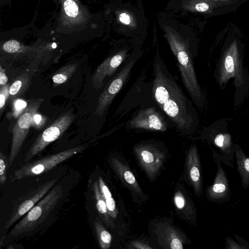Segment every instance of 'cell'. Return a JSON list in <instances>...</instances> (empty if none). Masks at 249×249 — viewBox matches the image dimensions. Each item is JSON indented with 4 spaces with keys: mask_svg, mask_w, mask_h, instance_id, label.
<instances>
[{
    "mask_svg": "<svg viewBox=\"0 0 249 249\" xmlns=\"http://www.w3.org/2000/svg\"><path fill=\"white\" fill-rule=\"evenodd\" d=\"M212 151L217 170L213 184L207 188V198L209 201L216 203L227 202L231 197L229 182L217 152L213 149Z\"/></svg>",
    "mask_w": 249,
    "mask_h": 249,
    "instance_id": "obj_7",
    "label": "cell"
},
{
    "mask_svg": "<svg viewBox=\"0 0 249 249\" xmlns=\"http://www.w3.org/2000/svg\"><path fill=\"white\" fill-rule=\"evenodd\" d=\"M94 227L100 248L103 249H109L112 241L111 235L105 229L98 217L94 221Z\"/></svg>",
    "mask_w": 249,
    "mask_h": 249,
    "instance_id": "obj_18",
    "label": "cell"
},
{
    "mask_svg": "<svg viewBox=\"0 0 249 249\" xmlns=\"http://www.w3.org/2000/svg\"><path fill=\"white\" fill-rule=\"evenodd\" d=\"M10 87L9 85H3L0 90V114L5 105L6 101L10 95Z\"/></svg>",
    "mask_w": 249,
    "mask_h": 249,
    "instance_id": "obj_24",
    "label": "cell"
},
{
    "mask_svg": "<svg viewBox=\"0 0 249 249\" xmlns=\"http://www.w3.org/2000/svg\"><path fill=\"white\" fill-rule=\"evenodd\" d=\"M77 66V63H72L67 65L59 69L52 77L53 82L57 85L66 82L74 73Z\"/></svg>",
    "mask_w": 249,
    "mask_h": 249,
    "instance_id": "obj_19",
    "label": "cell"
},
{
    "mask_svg": "<svg viewBox=\"0 0 249 249\" xmlns=\"http://www.w3.org/2000/svg\"><path fill=\"white\" fill-rule=\"evenodd\" d=\"M216 0V1H218V0Z\"/></svg>",
    "mask_w": 249,
    "mask_h": 249,
    "instance_id": "obj_32",
    "label": "cell"
},
{
    "mask_svg": "<svg viewBox=\"0 0 249 249\" xmlns=\"http://www.w3.org/2000/svg\"><path fill=\"white\" fill-rule=\"evenodd\" d=\"M119 19L121 22L125 24H129L130 22L129 16L125 13L120 14Z\"/></svg>",
    "mask_w": 249,
    "mask_h": 249,
    "instance_id": "obj_31",
    "label": "cell"
},
{
    "mask_svg": "<svg viewBox=\"0 0 249 249\" xmlns=\"http://www.w3.org/2000/svg\"><path fill=\"white\" fill-rule=\"evenodd\" d=\"M92 188L95 207L100 218L108 227L113 228L114 225L110 220L111 217L108 213L105 200L100 191L98 181H95Z\"/></svg>",
    "mask_w": 249,
    "mask_h": 249,
    "instance_id": "obj_16",
    "label": "cell"
},
{
    "mask_svg": "<svg viewBox=\"0 0 249 249\" xmlns=\"http://www.w3.org/2000/svg\"><path fill=\"white\" fill-rule=\"evenodd\" d=\"M124 53H117L103 62L96 69L92 77L93 86L100 89L107 77L111 76L124 59Z\"/></svg>",
    "mask_w": 249,
    "mask_h": 249,
    "instance_id": "obj_12",
    "label": "cell"
},
{
    "mask_svg": "<svg viewBox=\"0 0 249 249\" xmlns=\"http://www.w3.org/2000/svg\"><path fill=\"white\" fill-rule=\"evenodd\" d=\"M233 150L241 185L246 189L249 187V156L245 154L238 144H234Z\"/></svg>",
    "mask_w": 249,
    "mask_h": 249,
    "instance_id": "obj_14",
    "label": "cell"
},
{
    "mask_svg": "<svg viewBox=\"0 0 249 249\" xmlns=\"http://www.w3.org/2000/svg\"><path fill=\"white\" fill-rule=\"evenodd\" d=\"M187 167L190 182L195 194L200 196L203 192L202 178L197 150L195 145L190 148L187 158Z\"/></svg>",
    "mask_w": 249,
    "mask_h": 249,
    "instance_id": "obj_11",
    "label": "cell"
},
{
    "mask_svg": "<svg viewBox=\"0 0 249 249\" xmlns=\"http://www.w3.org/2000/svg\"><path fill=\"white\" fill-rule=\"evenodd\" d=\"M40 102H36L31 105L20 115L13 129V138L9 157V167L18 156L35 115L39 107Z\"/></svg>",
    "mask_w": 249,
    "mask_h": 249,
    "instance_id": "obj_6",
    "label": "cell"
},
{
    "mask_svg": "<svg viewBox=\"0 0 249 249\" xmlns=\"http://www.w3.org/2000/svg\"><path fill=\"white\" fill-rule=\"evenodd\" d=\"M56 181V179L49 180L20 197L14 205L12 212L4 225V230H8L26 214L47 194Z\"/></svg>",
    "mask_w": 249,
    "mask_h": 249,
    "instance_id": "obj_5",
    "label": "cell"
},
{
    "mask_svg": "<svg viewBox=\"0 0 249 249\" xmlns=\"http://www.w3.org/2000/svg\"><path fill=\"white\" fill-rule=\"evenodd\" d=\"M134 63V60L128 62L107 84L98 99L94 114L98 116L103 115L115 96L122 88Z\"/></svg>",
    "mask_w": 249,
    "mask_h": 249,
    "instance_id": "obj_8",
    "label": "cell"
},
{
    "mask_svg": "<svg viewBox=\"0 0 249 249\" xmlns=\"http://www.w3.org/2000/svg\"><path fill=\"white\" fill-rule=\"evenodd\" d=\"M196 9L199 12H205L209 9V5L205 2L198 3L196 5Z\"/></svg>",
    "mask_w": 249,
    "mask_h": 249,
    "instance_id": "obj_30",
    "label": "cell"
},
{
    "mask_svg": "<svg viewBox=\"0 0 249 249\" xmlns=\"http://www.w3.org/2000/svg\"><path fill=\"white\" fill-rule=\"evenodd\" d=\"M100 191L105 200L108 213L111 217L116 218L118 213L115 201L112 194L101 177L98 178Z\"/></svg>",
    "mask_w": 249,
    "mask_h": 249,
    "instance_id": "obj_17",
    "label": "cell"
},
{
    "mask_svg": "<svg viewBox=\"0 0 249 249\" xmlns=\"http://www.w3.org/2000/svg\"><path fill=\"white\" fill-rule=\"evenodd\" d=\"M9 159L0 151V184H3L6 180L7 172L9 168Z\"/></svg>",
    "mask_w": 249,
    "mask_h": 249,
    "instance_id": "obj_22",
    "label": "cell"
},
{
    "mask_svg": "<svg viewBox=\"0 0 249 249\" xmlns=\"http://www.w3.org/2000/svg\"><path fill=\"white\" fill-rule=\"evenodd\" d=\"M86 146L80 145L72 148L51 155L32 162H27L16 170L13 179L19 180L46 173L62 162L82 152Z\"/></svg>",
    "mask_w": 249,
    "mask_h": 249,
    "instance_id": "obj_3",
    "label": "cell"
},
{
    "mask_svg": "<svg viewBox=\"0 0 249 249\" xmlns=\"http://www.w3.org/2000/svg\"><path fill=\"white\" fill-rule=\"evenodd\" d=\"M64 10L66 14L71 17H75L78 13V7L76 3L72 0H67L64 2Z\"/></svg>",
    "mask_w": 249,
    "mask_h": 249,
    "instance_id": "obj_23",
    "label": "cell"
},
{
    "mask_svg": "<svg viewBox=\"0 0 249 249\" xmlns=\"http://www.w3.org/2000/svg\"><path fill=\"white\" fill-rule=\"evenodd\" d=\"M236 241L231 237L225 238V247L226 249H249V243L237 234H234Z\"/></svg>",
    "mask_w": 249,
    "mask_h": 249,
    "instance_id": "obj_21",
    "label": "cell"
},
{
    "mask_svg": "<svg viewBox=\"0 0 249 249\" xmlns=\"http://www.w3.org/2000/svg\"><path fill=\"white\" fill-rule=\"evenodd\" d=\"M8 80V77L5 74V70L1 66L0 67V85L1 86L6 84Z\"/></svg>",
    "mask_w": 249,
    "mask_h": 249,
    "instance_id": "obj_28",
    "label": "cell"
},
{
    "mask_svg": "<svg viewBox=\"0 0 249 249\" xmlns=\"http://www.w3.org/2000/svg\"><path fill=\"white\" fill-rule=\"evenodd\" d=\"M163 64L157 61L154 63L153 97L177 128L189 133L196 125L195 110Z\"/></svg>",
    "mask_w": 249,
    "mask_h": 249,
    "instance_id": "obj_1",
    "label": "cell"
},
{
    "mask_svg": "<svg viewBox=\"0 0 249 249\" xmlns=\"http://www.w3.org/2000/svg\"><path fill=\"white\" fill-rule=\"evenodd\" d=\"M135 153L148 177L153 178L161 167L164 154L150 144H140L135 147Z\"/></svg>",
    "mask_w": 249,
    "mask_h": 249,
    "instance_id": "obj_9",
    "label": "cell"
},
{
    "mask_svg": "<svg viewBox=\"0 0 249 249\" xmlns=\"http://www.w3.org/2000/svg\"><path fill=\"white\" fill-rule=\"evenodd\" d=\"M20 47L19 43L16 40H9L5 42L3 48L4 50L8 53H15L17 52Z\"/></svg>",
    "mask_w": 249,
    "mask_h": 249,
    "instance_id": "obj_25",
    "label": "cell"
},
{
    "mask_svg": "<svg viewBox=\"0 0 249 249\" xmlns=\"http://www.w3.org/2000/svg\"><path fill=\"white\" fill-rule=\"evenodd\" d=\"M111 162L115 171L123 181L134 191L141 194V188L134 174L129 168L116 158H112Z\"/></svg>",
    "mask_w": 249,
    "mask_h": 249,
    "instance_id": "obj_15",
    "label": "cell"
},
{
    "mask_svg": "<svg viewBox=\"0 0 249 249\" xmlns=\"http://www.w3.org/2000/svg\"><path fill=\"white\" fill-rule=\"evenodd\" d=\"M62 193L61 185L53 187L15 225L9 232L10 235L17 236L31 231L39 226L55 207Z\"/></svg>",
    "mask_w": 249,
    "mask_h": 249,
    "instance_id": "obj_2",
    "label": "cell"
},
{
    "mask_svg": "<svg viewBox=\"0 0 249 249\" xmlns=\"http://www.w3.org/2000/svg\"><path fill=\"white\" fill-rule=\"evenodd\" d=\"M130 128L165 131L167 124L163 117L154 107L141 110L128 123Z\"/></svg>",
    "mask_w": 249,
    "mask_h": 249,
    "instance_id": "obj_10",
    "label": "cell"
},
{
    "mask_svg": "<svg viewBox=\"0 0 249 249\" xmlns=\"http://www.w3.org/2000/svg\"><path fill=\"white\" fill-rule=\"evenodd\" d=\"M233 53L229 52L220 63L218 79L220 83L224 84L231 77L240 80L241 64L237 56Z\"/></svg>",
    "mask_w": 249,
    "mask_h": 249,
    "instance_id": "obj_13",
    "label": "cell"
},
{
    "mask_svg": "<svg viewBox=\"0 0 249 249\" xmlns=\"http://www.w3.org/2000/svg\"><path fill=\"white\" fill-rule=\"evenodd\" d=\"M174 202L178 209H182L185 207V199L180 192L176 193L174 196Z\"/></svg>",
    "mask_w": 249,
    "mask_h": 249,
    "instance_id": "obj_26",
    "label": "cell"
},
{
    "mask_svg": "<svg viewBox=\"0 0 249 249\" xmlns=\"http://www.w3.org/2000/svg\"><path fill=\"white\" fill-rule=\"evenodd\" d=\"M29 82L28 76L26 74L20 76L10 87V96L17 97L21 94L27 88Z\"/></svg>",
    "mask_w": 249,
    "mask_h": 249,
    "instance_id": "obj_20",
    "label": "cell"
},
{
    "mask_svg": "<svg viewBox=\"0 0 249 249\" xmlns=\"http://www.w3.org/2000/svg\"><path fill=\"white\" fill-rule=\"evenodd\" d=\"M26 106V103L24 101L19 100H17L14 104V115H18L19 110L22 111Z\"/></svg>",
    "mask_w": 249,
    "mask_h": 249,
    "instance_id": "obj_27",
    "label": "cell"
},
{
    "mask_svg": "<svg viewBox=\"0 0 249 249\" xmlns=\"http://www.w3.org/2000/svg\"><path fill=\"white\" fill-rule=\"evenodd\" d=\"M131 246L133 248L138 249H152L151 247L148 246L147 245L145 244L137 241H134L131 244Z\"/></svg>",
    "mask_w": 249,
    "mask_h": 249,
    "instance_id": "obj_29",
    "label": "cell"
},
{
    "mask_svg": "<svg viewBox=\"0 0 249 249\" xmlns=\"http://www.w3.org/2000/svg\"><path fill=\"white\" fill-rule=\"evenodd\" d=\"M74 115L71 111L63 113L41 133L28 151L24 161L29 162L49 144L58 139L71 124Z\"/></svg>",
    "mask_w": 249,
    "mask_h": 249,
    "instance_id": "obj_4",
    "label": "cell"
}]
</instances>
